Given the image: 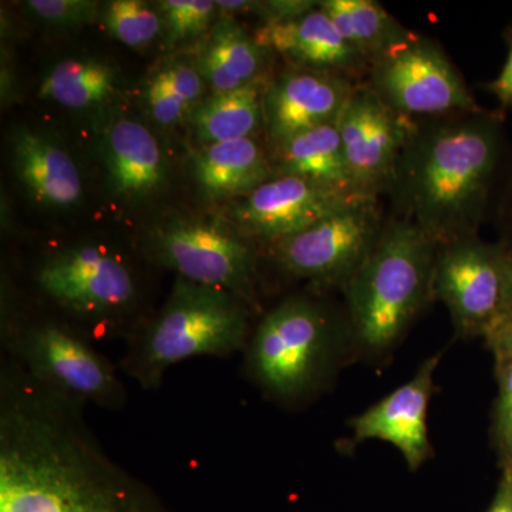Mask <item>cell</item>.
<instances>
[{"label": "cell", "mask_w": 512, "mask_h": 512, "mask_svg": "<svg viewBox=\"0 0 512 512\" xmlns=\"http://www.w3.org/2000/svg\"><path fill=\"white\" fill-rule=\"evenodd\" d=\"M512 173L505 114L483 107L414 120L389 195L392 214L437 245L478 237Z\"/></svg>", "instance_id": "1"}, {"label": "cell", "mask_w": 512, "mask_h": 512, "mask_svg": "<svg viewBox=\"0 0 512 512\" xmlns=\"http://www.w3.org/2000/svg\"><path fill=\"white\" fill-rule=\"evenodd\" d=\"M439 245L413 222L392 214L372 252L346 282L350 323L372 353L393 346L431 298Z\"/></svg>", "instance_id": "2"}, {"label": "cell", "mask_w": 512, "mask_h": 512, "mask_svg": "<svg viewBox=\"0 0 512 512\" xmlns=\"http://www.w3.org/2000/svg\"><path fill=\"white\" fill-rule=\"evenodd\" d=\"M248 336L245 299L177 278L163 309L133 336L121 369L143 389L156 390L171 367L192 357L231 356Z\"/></svg>", "instance_id": "3"}, {"label": "cell", "mask_w": 512, "mask_h": 512, "mask_svg": "<svg viewBox=\"0 0 512 512\" xmlns=\"http://www.w3.org/2000/svg\"><path fill=\"white\" fill-rule=\"evenodd\" d=\"M0 512H170L153 488L106 453L57 448L0 481Z\"/></svg>", "instance_id": "4"}, {"label": "cell", "mask_w": 512, "mask_h": 512, "mask_svg": "<svg viewBox=\"0 0 512 512\" xmlns=\"http://www.w3.org/2000/svg\"><path fill=\"white\" fill-rule=\"evenodd\" d=\"M2 329L3 353L36 382L103 409L126 404L116 366L76 326L52 319L8 320Z\"/></svg>", "instance_id": "5"}, {"label": "cell", "mask_w": 512, "mask_h": 512, "mask_svg": "<svg viewBox=\"0 0 512 512\" xmlns=\"http://www.w3.org/2000/svg\"><path fill=\"white\" fill-rule=\"evenodd\" d=\"M330 345L328 312L309 299L291 298L276 306L256 328L248 346V370L276 399H301L318 384Z\"/></svg>", "instance_id": "6"}, {"label": "cell", "mask_w": 512, "mask_h": 512, "mask_svg": "<svg viewBox=\"0 0 512 512\" xmlns=\"http://www.w3.org/2000/svg\"><path fill=\"white\" fill-rule=\"evenodd\" d=\"M36 285L57 308L90 325L89 338L109 336L136 306L131 266L110 249L83 244L53 252L39 265Z\"/></svg>", "instance_id": "7"}, {"label": "cell", "mask_w": 512, "mask_h": 512, "mask_svg": "<svg viewBox=\"0 0 512 512\" xmlns=\"http://www.w3.org/2000/svg\"><path fill=\"white\" fill-rule=\"evenodd\" d=\"M365 83L413 120L481 109L443 47L417 33L372 60Z\"/></svg>", "instance_id": "8"}, {"label": "cell", "mask_w": 512, "mask_h": 512, "mask_svg": "<svg viewBox=\"0 0 512 512\" xmlns=\"http://www.w3.org/2000/svg\"><path fill=\"white\" fill-rule=\"evenodd\" d=\"M510 248L478 237L440 245L431 275V298L447 306L461 335L495 332L504 322Z\"/></svg>", "instance_id": "9"}, {"label": "cell", "mask_w": 512, "mask_h": 512, "mask_svg": "<svg viewBox=\"0 0 512 512\" xmlns=\"http://www.w3.org/2000/svg\"><path fill=\"white\" fill-rule=\"evenodd\" d=\"M379 200L359 198L298 234L275 242L276 261L298 278L345 286L372 252L386 224Z\"/></svg>", "instance_id": "10"}, {"label": "cell", "mask_w": 512, "mask_h": 512, "mask_svg": "<svg viewBox=\"0 0 512 512\" xmlns=\"http://www.w3.org/2000/svg\"><path fill=\"white\" fill-rule=\"evenodd\" d=\"M148 251L178 278L247 298L255 281L256 254L242 235L220 222L174 221L150 235Z\"/></svg>", "instance_id": "11"}, {"label": "cell", "mask_w": 512, "mask_h": 512, "mask_svg": "<svg viewBox=\"0 0 512 512\" xmlns=\"http://www.w3.org/2000/svg\"><path fill=\"white\" fill-rule=\"evenodd\" d=\"M336 124L355 190L367 197L389 194L414 120L387 106L362 82L356 84Z\"/></svg>", "instance_id": "12"}, {"label": "cell", "mask_w": 512, "mask_h": 512, "mask_svg": "<svg viewBox=\"0 0 512 512\" xmlns=\"http://www.w3.org/2000/svg\"><path fill=\"white\" fill-rule=\"evenodd\" d=\"M363 197L295 175H274L238 202L232 217L245 234L275 244Z\"/></svg>", "instance_id": "13"}, {"label": "cell", "mask_w": 512, "mask_h": 512, "mask_svg": "<svg viewBox=\"0 0 512 512\" xmlns=\"http://www.w3.org/2000/svg\"><path fill=\"white\" fill-rule=\"evenodd\" d=\"M357 83L302 67L282 73L265 92V127L272 143L279 146L312 128L335 123Z\"/></svg>", "instance_id": "14"}, {"label": "cell", "mask_w": 512, "mask_h": 512, "mask_svg": "<svg viewBox=\"0 0 512 512\" xmlns=\"http://www.w3.org/2000/svg\"><path fill=\"white\" fill-rule=\"evenodd\" d=\"M440 356L430 357L410 382L350 421L357 441L382 440L392 444L412 470L429 460L431 444L427 413L433 377Z\"/></svg>", "instance_id": "15"}, {"label": "cell", "mask_w": 512, "mask_h": 512, "mask_svg": "<svg viewBox=\"0 0 512 512\" xmlns=\"http://www.w3.org/2000/svg\"><path fill=\"white\" fill-rule=\"evenodd\" d=\"M255 39L302 69L335 73L359 83L369 70V60L346 42L319 2L298 18L264 25Z\"/></svg>", "instance_id": "16"}, {"label": "cell", "mask_w": 512, "mask_h": 512, "mask_svg": "<svg viewBox=\"0 0 512 512\" xmlns=\"http://www.w3.org/2000/svg\"><path fill=\"white\" fill-rule=\"evenodd\" d=\"M10 147L16 175L37 202L66 208L80 201L82 178L66 151L28 128L13 131Z\"/></svg>", "instance_id": "17"}, {"label": "cell", "mask_w": 512, "mask_h": 512, "mask_svg": "<svg viewBox=\"0 0 512 512\" xmlns=\"http://www.w3.org/2000/svg\"><path fill=\"white\" fill-rule=\"evenodd\" d=\"M109 183L120 197L144 198L163 184L165 161L156 137L136 120L111 124L103 141Z\"/></svg>", "instance_id": "18"}, {"label": "cell", "mask_w": 512, "mask_h": 512, "mask_svg": "<svg viewBox=\"0 0 512 512\" xmlns=\"http://www.w3.org/2000/svg\"><path fill=\"white\" fill-rule=\"evenodd\" d=\"M194 175L208 197L244 198L275 171L254 138H244L205 146L194 158Z\"/></svg>", "instance_id": "19"}, {"label": "cell", "mask_w": 512, "mask_h": 512, "mask_svg": "<svg viewBox=\"0 0 512 512\" xmlns=\"http://www.w3.org/2000/svg\"><path fill=\"white\" fill-rule=\"evenodd\" d=\"M274 171L275 175H295L326 187L359 194L353 187L343 156L336 121L312 128L276 146Z\"/></svg>", "instance_id": "20"}, {"label": "cell", "mask_w": 512, "mask_h": 512, "mask_svg": "<svg viewBox=\"0 0 512 512\" xmlns=\"http://www.w3.org/2000/svg\"><path fill=\"white\" fill-rule=\"evenodd\" d=\"M265 52L258 40L248 36L237 23L225 19L218 23L210 45L198 59L197 72L214 93L231 92L261 80Z\"/></svg>", "instance_id": "21"}, {"label": "cell", "mask_w": 512, "mask_h": 512, "mask_svg": "<svg viewBox=\"0 0 512 512\" xmlns=\"http://www.w3.org/2000/svg\"><path fill=\"white\" fill-rule=\"evenodd\" d=\"M266 86L259 80L201 101L192 116L198 138L207 146L252 138L265 126Z\"/></svg>", "instance_id": "22"}, {"label": "cell", "mask_w": 512, "mask_h": 512, "mask_svg": "<svg viewBox=\"0 0 512 512\" xmlns=\"http://www.w3.org/2000/svg\"><path fill=\"white\" fill-rule=\"evenodd\" d=\"M319 8L369 64L414 33L373 0H322Z\"/></svg>", "instance_id": "23"}, {"label": "cell", "mask_w": 512, "mask_h": 512, "mask_svg": "<svg viewBox=\"0 0 512 512\" xmlns=\"http://www.w3.org/2000/svg\"><path fill=\"white\" fill-rule=\"evenodd\" d=\"M116 89L110 64L94 59H69L56 64L42 84L39 97L69 109H87L109 100Z\"/></svg>", "instance_id": "24"}, {"label": "cell", "mask_w": 512, "mask_h": 512, "mask_svg": "<svg viewBox=\"0 0 512 512\" xmlns=\"http://www.w3.org/2000/svg\"><path fill=\"white\" fill-rule=\"evenodd\" d=\"M103 22L111 35L130 47L146 46L161 32V15L141 0L107 3Z\"/></svg>", "instance_id": "25"}, {"label": "cell", "mask_w": 512, "mask_h": 512, "mask_svg": "<svg viewBox=\"0 0 512 512\" xmlns=\"http://www.w3.org/2000/svg\"><path fill=\"white\" fill-rule=\"evenodd\" d=\"M158 5L174 43L204 32L217 10L211 0H165Z\"/></svg>", "instance_id": "26"}, {"label": "cell", "mask_w": 512, "mask_h": 512, "mask_svg": "<svg viewBox=\"0 0 512 512\" xmlns=\"http://www.w3.org/2000/svg\"><path fill=\"white\" fill-rule=\"evenodd\" d=\"M37 18L55 26H80L93 22L97 15L92 0H30L26 3Z\"/></svg>", "instance_id": "27"}, {"label": "cell", "mask_w": 512, "mask_h": 512, "mask_svg": "<svg viewBox=\"0 0 512 512\" xmlns=\"http://www.w3.org/2000/svg\"><path fill=\"white\" fill-rule=\"evenodd\" d=\"M147 100L154 119L163 126L180 121L187 107H190L170 89L161 73L148 86Z\"/></svg>", "instance_id": "28"}, {"label": "cell", "mask_w": 512, "mask_h": 512, "mask_svg": "<svg viewBox=\"0 0 512 512\" xmlns=\"http://www.w3.org/2000/svg\"><path fill=\"white\" fill-rule=\"evenodd\" d=\"M161 74H163L170 89L188 106L197 103L200 99L204 83H202V77L197 70L184 66V64H175V66L165 69Z\"/></svg>", "instance_id": "29"}, {"label": "cell", "mask_w": 512, "mask_h": 512, "mask_svg": "<svg viewBox=\"0 0 512 512\" xmlns=\"http://www.w3.org/2000/svg\"><path fill=\"white\" fill-rule=\"evenodd\" d=\"M498 434L512 451V365H500V403H498Z\"/></svg>", "instance_id": "30"}, {"label": "cell", "mask_w": 512, "mask_h": 512, "mask_svg": "<svg viewBox=\"0 0 512 512\" xmlns=\"http://www.w3.org/2000/svg\"><path fill=\"white\" fill-rule=\"evenodd\" d=\"M504 39L507 43V59L497 79L487 84V89L494 94L503 113L512 107V29L505 32Z\"/></svg>", "instance_id": "31"}, {"label": "cell", "mask_w": 512, "mask_h": 512, "mask_svg": "<svg viewBox=\"0 0 512 512\" xmlns=\"http://www.w3.org/2000/svg\"><path fill=\"white\" fill-rule=\"evenodd\" d=\"M494 221L495 224L500 225L501 232H503L504 241L501 242H504L508 248H512V173Z\"/></svg>", "instance_id": "32"}, {"label": "cell", "mask_w": 512, "mask_h": 512, "mask_svg": "<svg viewBox=\"0 0 512 512\" xmlns=\"http://www.w3.org/2000/svg\"><path fill=\"white\" fill-rule=\"evenodd\" d=\"M493 348L497 350L498 359L503 365H512V323L501 326L488 336Z\"/></svg>", "instance_id": "33"}, {"label": "cell", "mask_w": 512, "mask_h": 512, "mask_svg": "<svg viewBox=\"0 0 512 512\" xmlns=\"http://www.w3.org/2000/svg\"><path fill=\"white\" fill-rule=\"evenodd\" d=\"M508 323H512V248H510V282H508L507 306H505L504 322L501 326L508 325Z\"/></svg>", "instance_id": "34"}, {"label": "cell", "mask_w": 512, "mask_h": 512, "mask_svg": "<svg viewBox=\"0 0 512 512\" xmlns=\"http://www.w3.org/2000/svg\"><path fill=\"white\" fill-rule=\"evenodd\" d=\"M488 512H501L500 504H498V501H495L493 507H491V510Z\"/></svg>", "instance_id": "35"}]
</instances>
